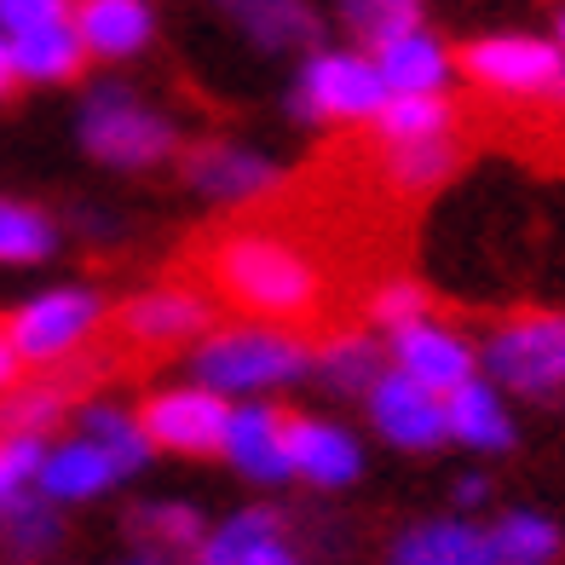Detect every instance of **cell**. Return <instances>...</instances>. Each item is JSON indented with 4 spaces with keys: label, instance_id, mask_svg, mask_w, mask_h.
<instances>
[{
    "label": "cell",
    "instance_id": "obj_1",
    "mask_svg": "<svg viewBox=\"0 0 565 565\" xmlns=\"http://www.w3.org/2000/svg\"><path fill=\"white\" fill-rule=\"evenodd\" d=\"M196 271L202 289H214L237 312L260 323H289V329H341L335 306V271L318 260V248L300 237L295 220H231L196 243Z\"/></svg>",
    "mask_w": 565,
    "mask_h": 565
},
{
    "label": "cell",
    "instance_id": "obj_6",
    "mask_svg": "<svg viewBox=\"0 0 565 565\" xmlns=\"http://www.w3.org/2000/svg\"><path fill=\"white\" fill-rule=\"evenodd\" d=\"M456 75H468L479 93L491 98H554L565 53L554 35H531V30H491L461 41Z\"/></svg>",
    "mask_w": 565,
    "mask_h": 565
},
{
    "label": "cell",
    "instance_id": "obj_41",
    "mask_svg": "<svg viewBox=\"0 0 565 565\" xmlns=\"http://www.w3.org/2000/svg\"><path fill=\"white\" fill-rule=\"evenodd\" d=\"M381 7H416L422 12V0H381Z\"/></svg>",
    "mask_w": 565,
    "mask_h": 565
},
{
    "label": "cell",
    "instance_id": "obj_10",
    "mask_svg": "<svg viewBox=\"0 0 565 565\" xmlns=\"http://www.w3.org/2000/svg\"><path fill=\"white\" fill-rule=\"evenodd\" d=\"M225 422H231V398L196 387V381L162 387L139 404V427L150 433V445L173 450V456H220Z\"/></svg>",
    "mask_w": 565,
    "mask_h": 565
},
{
    "label": "cell",
    "instance_id": "obj_34",
    "mask_svg": "<svg viewBox=\"0 0 565 565\" xmlns=\"http://www.w3.org/2000/svg\"><path fill=\"white\" fill-rule=\"evenodd\" d=\"M41 456H46V439H0V502H12L23 491H35V473H41Z\"/></svg>",
    "mask_w": 565,
    "mask_h": 565
},
{
    "label": "cell",
    "instance_id": "obj_18",
    "mask_svg": "<svg viewBox=\"0 0 565 565\" xmlns=\"http://www.w3.org/2000/svg\"><path fill=\"white\" fill-rule=\"evenodd\" d=\"M214 7L260 53H312V46H323V12L312 0H214Z\"/></svg>",
    "mask_w": 565,
    "mask_h": 565
},
{
    "label": "cell",
    "instance_id": "obj_15",
    "mask_svg": "<svg viewBox=\"0 0 565 565\" xmlns=\"http://www.w3.org/2000/svg\"><path fill=\"white\" fill-rule=\"evenodd\" d=\"M282 439H289L295 479L318 484V491H341L364 473V445L352 439V427L329 416H282Z\"/></svg>",
    "mask_w": 565,
    "mask_h": 565
},
{
    "label": "cell",
    "instance_id": "obj_19",
    "mask_svg": "<svg viewBox=\"0 0 565 565\" xmlns=\"http://www.w3.org/2000/svg\"><path fill=\"white\" fill-rule=\"evenodd\" d=\"M370 58L381 70V82H387V93H450V82H456V46L439 30H427V23L398 30Z\"/></svg>",
    "mask_w": 565,
    "mask_h": 565
},
{
    "label": "cell",
    "instance_id": "obj_42",
    "mask_svg": "<svg viewBox=\"0 0 565 565\" xmlns=\"http://www.w3.org/2000/svg\"><path fill=\"white\" fill-rule=\"evenodd\" d=\"M554 105L565 110V75H559V87H554Z\"/></svg>",
    "mask_w": 565,
    "mask_h": 565
},
{
    "label": "cell",
    "instance_id": "obj_35",
    "mask_svg": "<svg viewBox=\"0 0 565 565\" xmlns=\"http://www.w3.org/2000/svg\"><path fill=\"white\" fill-rule=\"evenodd\" d=\"M75 0H0V35H30L46 30V23H70Z\"/></svg>",
    "mask_w": 565,
    "mask_h": 565
},
{
    "label": "cell",
    "instance_id": "obj_23",
    "mask_svg": "<svg viewBox=\"0 0 565 565\" xmlns=\"http://www.w3.org/2000/svg\"><path fill=\"white\" fill-rule=\"evenodd\" d=\"M64 548V513L41 491L0 502V559L7 565H46Z\"/></svg>",
    "mask_w": 565,
    "mask_h": 565
},
{
    "label": "cell",
    "instance_id": "obj_3",
    "mask_svg": "<svg viewBox=\"0 0 565 565\" xmlns=\"http://www.w3.org/2000/svg\"><path fill=\"white\" fill-rule=\"evenodd\" d=\"M75 139L98 168L145 173L179 157V121L127 82H93L75 116Z\"/></svg>",
    "mask_w": 565,
    "mask_h": 565
},
{
    "label": "cell",
    "instance_id": "obj_25",
    "mask_svg": "<svg viewBox=\"0 0 565 565\" xmlns=\"http://www.w3.org/2000/svg\"><path fill=\"white\" fill-rule=\"evenodd\" d=\"M461 168V145L456 134L450 139H416V145H381V185L393 196L416 202V196H433L439 185H450Z\"/></svg>",
    "mask_w": 565,
    "mask_h": 565
},
{
    "label": "cell",
    "instance_id": "obj_13",
    "mask_svg": "<svg viewBox=\"0 0 565 565\" xmlns=\"http://www.w3.org/2000/svg\"><path fill=\"white\" fill-rule=\"evenodd\" d=\"M70 30L82 35L87 58L127 64V58H145L157 46L162 18H157V0H75Z\"/></svg>",
    "mask_w": 565,
    "mask_h": 565
},
{
    "label": "cell",
    "instance_id": "obj_38",
    "mask_svg": "<svg viewBox=\"0 0 565 565\" xmlns=\"http://www.w3.org/2000/svg\"><path fill=\"white\" fill-rule=\"evenodd\" d=\"M18 93V70H12V41L0 35V98H12Z\"/></svg>",
    "mask_w": 565,
    "mask_h": 565
},
{
    "label": "cell",
    "instance_id": "obj_7",
    "mask_svg": "<svg viewBox=\"0 0 565 565\" xmlns=\"http://www.w3.org/2000/svg\"><path fill=\"white\" fill-rule=\"evenodd\" d=\"M105 318H110L105 295L82 289V282H64V289H46L35 300H23L18 312L7 318V335H12L23 364L58 370V364H70L75 352H87L98 341Z\"/></svg>",
    "mask_w": 565,
    "mask_h": 565
},
{
    "label": "cell",
    "instance_id": "obj_9",
    "mask_svg": "<svg viewBox=\"0 0 565 565\" xmlns=\"http://www.w3.org/2000/svg\"><path fill=\"white\" fill-rule=\"evenodd\" d=\"M179 173H185V185L202 202H214V209H260V202L282 185V168L266 157V150H254L243 139L191 145L185 157H179Z\"/></svg>",
    "mask_w": 565,
    "mask_h": 565
},
{
    "label": "cell",
    "instance_id": "obj_12",
    "mask_svg": "<svg viewBox=\"0 0 565 565\" xmlns=\"http://www.w3.org/2000/svg\"><path fill=\"white\" fill-rule=\"evenodd\" d=\"M364 409H370V427H375V433H381V439H387L393 450L427 456V450L450 445V427H445V398H439V393H427L422 381L398 375L393 364L381 370V381L370 387Z\"/></svg>",
    "mask_w": 565,
    "mask_h": 565
},
{
    "label": "cell",
    "instance_id": "obj_5",
    "mask_svg": "<svg viewBox=\"0 0 565 565\" xmlns=\"http://www.w3.org/2000/svg\"><path fill=\"white\" fill-rule=\"evenodd\" d=\"M387 105L375 58L364 46H312L300 53L295 87H289V116L300 127H370Z\"/></svg>",
    "mask_w": 565,
    "mask_h": 565
},
{
    "label": "cell",
    "instance_id": "obj_16",
    "mask_svg": "<svg viewBox=\"0 0 565 565\" xmlns=\"http://www.w3.org/2000/svg\"><path fill=\"white\" fill-rule=\"evenodd\" d=\"M220 456H225L243 479H254V484H282V479H295V468H289V439H282V409L266 404V398L231 404Z\"/></svg>",
    "mask_w": 565,
    "mask_h": 565
},
{
    "label": "cell",
    "instance_id": "obj_14",
    "mask_svg": "<svg viewBox=\"0 0 565 565\" xmlns=\"http://www.w3.org/2000/svg\"><path fill=\"white\" fill-rule=\"evenodd\" d=\"M191 559L196 565H312L289 543V525H282L277 508H243L231 520H220L196 543Z\"/></svg>",
    "mask_w": 565,
    "mask_h": 565
},
{
    "label": "cell",
    "instance_id": "obj_28",
    "mask_svg": "<svg viewBox=\"0 0 565 565\" xmlns=\"http://www.w3.org/2000/svg\"><path fill=\"white\" fill-rule=\"evenodd\" d=\"M127 531L150 554H196V543L209 536V525H202V513L191 502H139L127 513Z\"/></svg>",
    "mask_w": 565,
    "mask_h": 565
},
{
    "label": "cell",
    "instance_id": "obj_30",
    "mask_svg": "<svg viewBox=\"0 0 565 565\" xmlns=\"http://www.w3.org/2000/svg\"><path fill=\"white\" fill-rule=\"evenodd\" d=\"M58 248V225L30 202L0 196V266H41Z\"/></svg>",
    "mask_w": 565,
    "mask_h": 565
},
{
    "label": "cell",
    "instance_id": "obj_2",
    "mask_svg": "<svg viewBox=\"0 0 565 565\" xmlns=\"http://www.w3.org/2000/svg\"><path fill=\"white\" fill-rule=\"evenodd\" d=\"M312 375V347L289 323H214L191 347V381L220 398H260L282 393Z\"/></svg>",
    "mask_w": 565,
    "mask_h": 565
},
{
    "label": "cell",
    "instance_id": "obj_20",
    "mask_svg": "<svg viewBox=\"0 0 565 565\" xmlns=\"http://www.w3.org/2000/svg\"><path fill=\"white\" fill-rule=\"evenodd\" d=\"M445 427H450V439L473 456H502V450L520 445V422H513V409H508V393L491 387L484 375H473L468 387H456L445 398Z\"/></svg>",
    "mask_w": 565,
    "mask_h": 565
},
{
    "label": "cell",
    "instance_id": "obj_8",
    "mask_svg": "<svg viewBox=\"0 0 565 565\" xmlns=\"http://www.w3.org/2000/svg\"><path fill=\"white\" fill-rule=\"evenodd\" d=\"M209 329H214V300L196 282H157V289H139L134 300L116 306L110 341L134 358H157L173 347H196Z\"/></svg>",
    "mask_w": 565,
    "mask_h": 565
},
{
    "label": "cell",
    "instance_id": "obj_22",
    "mask_svg": "<svg viewBox=\"0 0 565 565\" xmlns=\"http://www.w3.org/2000/svg\"><path fill=\"white\" fill-rule=\"evenodd\" d=\"M381 370H387V352L375 347L370 329H352V323L329 329L323 347L312 352V375H318L335 398H370V387L381 381Z\"/></svg>",
    "mask_w": 565,
    "mask_h": 565
},
{
    "label": "cell",
    "instance_id": "obj_32",
    "mask_svg": "<svg viewBox=\"0 0 565 565\" xmlns=\"http://www.w3.org/2000/svg\"><path fill=\"white\" fill-rule=\"evenodd\" d=\"M70 409V393L58 387V381H41V387H12L7 398H0V439H12V433H23V439H46Z\"/></svg>",
    "mask_w": 565,
    "mask_h": 565
},
{
    "label": "cell",
    "instance_id": "obj_29",
    "mask_svg": "<svg viewBox=\"0 0 565 565\" xmlns=\"http://www.w3.org/2000/svg\"><path fill=\"white\" fill-rule=\"evenodd\" d=\"M491 536H497V548L508 559H520V565H559V554H565V531L548 520V513H536V508L497 513Z\"/></svg>",
    "mask_w": 565,
    "mask_h": 565
},
{
    "label": "cell",
    "instance_id": "obj_4",
    "mask_svg": "<svg viewBox=\"0 0 565 565\" xmlns=\"http://www.w3.org/2000/svg\"><path fill=\"white\" fill-rule=\"evenodd\" d=\"M479 375L525 404H565V312H513L479 341Z\"/></svg>",
    "mask_w": 565,
    "mask_h": 565
},
{
    "label": "cell",
    "instance_id": "obj_40",
    "mask_svg": "<svg viewBox=\"0 0 565 565\" xmlns=\"http://www.w3.org/2000/svg\"><path fill=\"white\" fill-rule=\"evenodd\" d=\"M554 41H559V53H565V7H559V18H554Z\"/></svg>",
    "mask_w": 565,
    "mask_h": 565
},
{
    "label": "cell",
    "instance_id": "obj_27",
    "mask_svg": "<svg viewBox=\"0 0 565 565\" xmlns=\"http://www.w3.org/2000/svg\"><path fill=\"white\" fill-rule=\"evenodd\" d=\"M381 145H416V139H450L456 105L450 93H387L381 116L370 121Z\"/></svg>",
    "mask_w": 565,
    "mask_h": 565
},
{
    "label": "cell",
    "instance_id": "obj_33",
    "mask_svg": "<svg viewBox=\"0 0 565 565\" xmlns=\"http://www.w3.org/2000/svg\"><path fill=\"white\" fill-rule=\"evenodd\" d=\"M341 23H347V35L364 46V53H375L381 41H393L398 30L422 23V12L416 7H381V0H341Z\"/></svg>",
    "mask_w": 565,
    "mask_h": 565
},
{
    "label": "cell",
    "instance_id": "obj_24",
    "mask_svg": "<svg viewBox=\"0 0 565 565\" xmlns=\"http://www.w3.org/2000/svg\"><path fill=\"white\" fill-rule=\"evenodd\" d=\"M87 46L70 23H46V30L30 35H12V70H18V87H70L82 82L87 70Z\"/></svg>",
    "mask_w": 565,
    "mask_h": 565
},
{
    "label": "cell",
    "instance_id": "obj_21",
    "mask_svg": "<svg viewBox=\"0 0 565 565\" xmlns=\"http://www.w3.org/2000/svg\"><path fill=\"white\" fill-rule=\"evenodd\" d=\"M116 484H121V468L93 439H82V433L46 445L41 473H35V491L46 502H93V497H110Z\"/></svg>",
    "mask_w": 565,
    "mask_h": 565
},
{
    "label": "cell",
    "instance_id": "obj_11",
    "mask_svg": "<svg viewBox=\"0 0 565 565\" xmlns=\"http://www.w3.org/2000/svg\"><path fill=\"white\" fill-rule=\"evenodd\" d=\"M387 358L393 370L422 381L427 393L450 398L456 387H468V381L479 375V347L461 335V329L439 323V318H422V323H404L387 335Z\"/></svg>",
    "mask_w": 565,
    "mask_h": 565
},
{
    "label": "cell",
    "instance_id": "obj_39",
    "mask_svg": "<svg viewBox=\"0 0 565 565\" xmlns=\"http://www.w3.org/2000/svg\"><path fill=\"white\" fill-rule=\"evenodd\" d=\"M121 565H173V554H150V548H145V554H134V559H121Z\"/></svg>",
    "mask_w": 565,
    "mask_h": 565
},
{
    "label": "cell",
    "instance_id": "obj_37",
    "mask_svg": "<svg viewBox=\"0 0 565 565\" xmlns=\"http://www.w3.org/2000/svg\"><path fill=\"white\" fill-rule=\"evenodd\" d=\"M18 381H23V358H18V347L7 335V323H0V398H7Z\"/></svg>",
    "mask_w": 565,
    "mask_h": 565
},
{
    "label": "cell",
    "instance_id": "obj_31",
    "mask_svg": "<svg viewBox=\"0 0 565 565\" xmlns=\"http://www.w3.org/2000/svg\"><path fill=\"white\" fill-rule=\"evenodd\" d=\"M364 318L381 329V335H393V329H404V323L433 318V295H427V282H422V277L387 271V277H375V282H370V295H364Z\"/></svg>",
    "mask_w": 565,
    "mask_h": 565
},
{
    "label": "cell",
    "instance_id": "obj_17",
    "mask_svg": "<svg viewBox=\"0 0 565 565\" xmlns=\"http://www.w3.org/2000/svg\"><path fill=\"white\" fill-rule=\"evenodd\" d=\"M387 565H520L497 548L491 525H473L468 513L461 520H422L393 536Z\"/></svg>",
    "mask_w": 565,
    "mask_h": 565
},
{
    "label": "cell",
    "instance_id": "obj_26",
    "mask_svg": "<svg viewBox=\"0 0 565 565\" xmlns=\"http://www.w3.org/2000/svg\"><path fill=\"white\" fill-rule=\"evenodd\" d=\"M75 427H82V439H93L98 450L116 461L121 479L145 473L150 456H157V445H150V433L139 427V416H134V409H121V404H105V398L82 404V409H75Z\"/></svg>",
    "mask_w": 565,
    "mask_h": 565
},
{
    "label": "cell",
    "instance_id": "obj_36",
    "mask_svg": "<svg viewBox=\"0 0 565 565\" xmlns=\"http://www.w3.org/2000/svg\"><path fill=\"white\" fill-rule=\"evenodd\" d=\"M450 502H456L461 513L484 508V502H491V479H484V473H461V479L450 484Z\"/></svg>",
    "mask_w": 565,
    "mask_h": 565
}]
</instances>
